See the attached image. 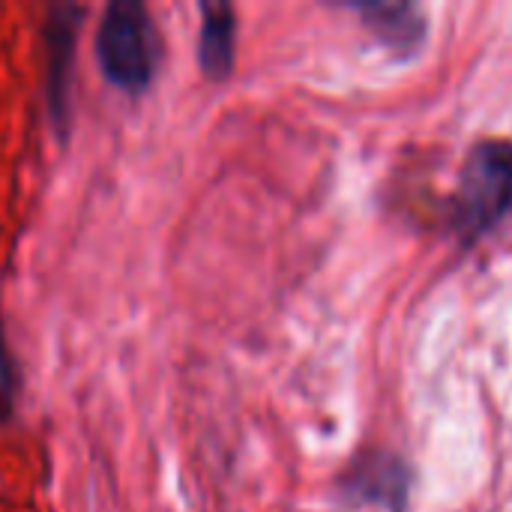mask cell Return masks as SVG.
<instances>
[{
  "label": "cell",
  "mask_w": 512,
  "mask_h": 512,
  "mask_svg": "<svg viewBox=\"0 0 512 512\" xmlns=\"http://www.w3.org/2000/svg\"><path fill=\"white\" fill-rule=\"evenodd\" d=\"M512 210V141H477L462 165L453 219L465 234H483Z\"/></svg>",
  "instance_id": "1"
},
{
  "label": "cell",
  "mask_w": 512,
  "mask_h": 512,
  "mask_svg": "<svg viewBox=\"0 0 512 512\" xmlns=\"http://www.w3.org/2000/svg\"><path fill=\"white\" fill-rule=\"evenodd\" d=\"M96 54L102 72L117 87L138 93L150 84L159 60V39L144 3L114 0L105 9L96 33Z\"/></svg>",
  "instance_id": "2"
},
{
  "label": "cell",
  "mask_w": 512,
  "mask_h": 512,
  "mask_svg": "<svg viewBox=\"0 0 512 512\" xmlns=\"http://www.w3.org/2000/svg\"><path fill=\"white\" fill-rule=\"evenodd\" d=\"M78 6H57L48 24V105L51 120L63 129L69 114V72L75 60V33H78Z\"/></svg>",
  "instance_id": "3"
},
{
  "label": "cell",
  "mask_w": 512,
  "mask_h": 512,
  "mask_svg": "<svg viewBox=\"0 0 512 512\" xmlns=\"http://www.w3.org/2000/svg\"><path fill=\"white\" fill-rule=\"evenodd\" d=\"M201 66L210 78H225L234 63V9L228 3H204Z\"/></svg>",
  "instance_id": "4"
},
{
  "label": "cell",
  "mask_w": 512,
  "mask_h": 512,
  "mask_svg": "<svg viewBox=\"0 0 512 512\" xmlns=\"http://www.w3.org/2000/svg\"><path fill=\"white\" fill-rule=\"evenodd\" d=\"M369 24L393 45H414L420 39L423 21L420 12L408 3H369L360 6Z\"/></svg>",
  "instance_id": "5"
},
{
  "label": "cell",
  "mask_w": 512,
  "mask_h": 512,
  "mask_svg": "<svg viewBox=\"0 0 512 512\" xmlns=\"http://www.w3.org/2000/svg\"><path fill=\"white\" fill-rule=\"evenodd\" d=\"M351 486H357L366 498H381L384 486L396 495V486H405V477H399V462H393V459H369L351 477Z\"/></svg>",
  "instance_id": "6"
},
{
  "label": "cell",
  "mask_w": 512,
  "mask_h": 512,
  "mask_svg": "<svg viewBox=\"0 0 512 512\" xmlns=\"http://www.w3.org/2000/svg\"><path fill=\"white\" fill-rule=\"evenodd\" d=\"M12 408H15V366L6 348V333H3V318H0V420H9Z\"/></svg>",
  "instance_id": "7"
}]
</instances>
